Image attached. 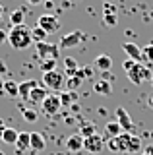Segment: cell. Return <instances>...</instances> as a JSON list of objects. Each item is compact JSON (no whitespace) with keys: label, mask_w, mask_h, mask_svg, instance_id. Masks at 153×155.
Wrapping results in <instances>:
<instances>
[{"label":"cell","mask_w":153,"mask_h":155,"mask_svg":"<svg viewBox=\"0 0 153 155\" xmlns=\"http://www.w3.org/2000/svg\"><path fill=\"white\" fill-rule=\"evenodd\" d=\"M74 101H76V91H62V93H60L62 107H72Z\"/></svg>","instance_id":"obj_25"},{"label":"cell","mask_w":153,"mask_h":155,"mask_svg":"<svg viewBox=\"0 0 153 155\" xmlns=\"http://www.w3.org/2000/svg\"><path fill=\"white\" fill-rule=\"evenodd\" d=\"M128 74V80L132 81L134 85H142L143 81H151V70L147 68V64H143V62H136V66L132 68L130 72H126Z\"/></svg>","instance_id":"obj_3"},{"label":"cell","mask_w":153,"mask_h":155,"mask_svg":"<svg viewBox=\"0 0 153 155\" xmlns=\"http://www.w3.org/2000/svg\"><path fill=\"white\" fill-rule=\"evenodd\" d=\"M93 91L95 93H99V95H111L112 93V85H111V81L109 80H97L93 84Z\"/></svg>","instance_id":"obj_18"},{"label":"cell","mask_w":153,"mask_h":155,"mask_svg":"<svg viewBox=\"0 0 153 155\" xmlns=\"http://www.w3.org/2000/svg\"><path fill=\"white\" fill-rule=\"evenodd\" d=\"M62 109V103H60V95H54V93H49L47 99L43 101L41 105V110L45 116H54L58 114V110Z\"/></svg>","instance_id":"obj_6"},{"label":"cell","mask_w":153,"mask_h":155,"mask_svg":"<svg viewBox=\"0 0 153 155\" xmlns=\"http://www.w3.org/2000/svg\"><path fill=\"white\" fill-rule=\"evenodd\" d=\"M147 103H149V107H151V109H153V95L149 97V101H147Z\"/></svg>","instance_id":"obj_40"},{"label":"cell","mask_w":153,"mask_h":155,"mask_svg":"<svg viewBox=\"0 0 153 155\" xmlns=\"http://www.w3.org/2000/svg\"><path fill=\"white\" fill-rule=\"evenodd\" d=\"M35 54L39 60H49V58H52V60H58L60 56V48L58 45H52V43H35Z\"/></svg>","instance_id":"obj_5"},{"label":"cell","mask_w":153,"mask_h":155,"mask_svg":"<svg viewBox=\"0 0 153 155\" xmlns=\"http://www.w3.org/2000/svg\"><path fill=\"white\" fill-rule=\"evenodd\" d=\"M47 95H49V93H47V87H39V85H37L35 89L31 91V95H29V99H27V103H31V107H33V105H39V107H41L43 101L47 99Z\"/></svg>","instance_id":"obj_11"},{"label":"cell","mask_w":153,"mask_h":155,"mask_svg":"<svg viewBox=\"0 0 153 155\" xmlns=\"http://www.w3.org/2000/svg\"><path fill=\"white\" fill-rule=\"evenodd\" d=\"M6 72H8V66L4 64V60H0V76H2V74H6Z\"/></svg>","instance_id":"obj_37"},{"label":"cell","mask_w":153,"mask_h":155,"mask_svg":"<svg viewBox=\"0 0 153 155\" xmlns=\"http://www.w3.org/2000/svg\"><path fill=\"white\" fill-rule=\"evenodd\" d=\"M120 134H122L120 124H118L116 120H107V124H105V136H107L109 140H112V138H118Z\"/></svg>","instance_id":"obj_15"},{"label":"cell","mask_w":153,"mask_h":155,"mask_svg":"<svg viewBox=\"0 0 153 155\" xmlns=\"http://www.w3.org/2000/svg\"><path fill=\"white\" fill-rule=\"evenodd\" d=\"M45 147H47L45 136L39 134V132H31V145H29V149H33V151H43Z\"/></svg>","instance_id":"obj_17"},{"label":"cell","mask_w":153,"mask_h":155,"mask_svg":"<svg viewBox=\"0 0 153 155\" xmlns=\"http://www.w3.org/2000/svg\"><path fill=\"white\" fill-rule=\"evenodd\" d=\"M109 149L114 153H138L142 149V138L128 132H122L118 138L109 140Z\"/></svg>","instance_id":"obj_1"},{"label":"cell","mask_w":153,"mask_h":155,"mask_svg":"<svg viewBox=\"0 0 153 155\" xmlns=\"http://www.w3.org/2000/svg\"><path fill=\"white\" fill-rule=\"evenodd\" d=\"M103 147H105V138H101L99 134H93L83 140V149H87L89 153H101Z\"/></svg>","instance_id":"obj_10"},{"label":"cell","mask_w":153,"mask_h":155,"mask_svg":"<svg viewBox=\"0 0 153 155\" xmlns=\"http://www.w3.org/2000/svg\"><path fill=\"white\" fill-rule=\"evenodd\" d=\"M25 2H29V4H31V6H37V4H41V2H43V0H25Z\"/></svg>","instance_id":"obj_39"},{"label":"cell","mask_w":153,"mask_h":155,"mask_svg":"<svg viewBox=\"0 0 153 155\" xmlns=\"http://www.w3.org/2000/svg\"><path fill=\"white\" fill-rule=\"evenodd\" d=\"M134 66H136V60H132V58H128V60L122 62V70H124V72H130Z\"/></svg>","instance_id":"obj_32"},{"label":"cell","mask_w":153,"mask_h":155,"mask_svg":"<svg viewBox=\"0 0 153 155\" xmlns=\"http://www.w3.org/2000/svg\"><path fill=\"white\" fill-rule=\"evenodd\" d=\"M8 43H10V47L16 48V51H23V48L31 47V43H33L31 29L25 27V25L12 27L10 31H8Z\"/></svg>","instance_id":"obj_2"},{"label":"cell","mask_w":153,"mask_h":155,"mask_svg":"<svg viewBox=\"0 0 153 155\" xmlns=\"http://www.w3.org/2000/svg\"><path fill=\"white\" fill-rule=\"evenodd\" d=\"M78 134L82 136L83 140H85V138H89V136H93V134H97V132H95V124H91V122H83Z\"/></svg>","instance_id":"obj_27"},{"label":"cell","mask_w":153,"mask_h":155,"mask_svg":"<svg viewBox=\"0 0 153 155\" xmlns=\"http://www.w3.org/2000/svg\"><path fill=\"white\" fill-rule=\"evenodd\" d=\"M23 18H25V12H23V10H14V12L10 14V23H12V27L23 25Z\"/></svg>","instance_id":"obj_24"},{"label":"cell","mask_w":153,"mask_h":155,"mask_svg":"<svg viewBox=\"0 0 153 155\" xmlns=\"http://www.w3.org/2000/svg\"><path fill=\"white\" fill-rule=\"evenodd\" d=\"M103 21H105V25L114 27V25H116V21H118V16H116V14H112V12H103Z\"/></svg>","instance_id":"obj_31"},{"label":"cell","mask_w":153,"mask_h":155,"mask_svg":"<svg viewBox=\"0 0 153 155\" xmlns=\"http://www.w3.org/2000/svg\"><path fill=\"white\" fill-rule=\"evenodd\" d=\"M114 114H116V122L120 124L122 132H128V134H132V130H134V122H132L130 114H128V110L124 109V107H118V109L114 110Z\"/></svg>","instance_id":"obj_9"},{"label":"cell","mask_w":153,"mask_h":155,"mask_svg":"<svg viewBox=\"0 0 153 155\" xmlns=\"http://www.w3.org/2000/svg\"><path fill=\"white\" fill-rule=\"evenodd\" d=\"M18 136H20V132H16L14 128H6V130H4V134H2V142L8 143V145H16Z\"/></svg>","instance_id":"obj_21"},{"label":"cell","mask_w":153,"mask_h":155,"mask_svg":"<svg viewBox=\"0 0 153 155\" xmlns=\"http://www.w3.org/2000/svg\"><path fill=\"white\" fill-rule=\"evenodd\" d=\"M37 87V81H33V80H25V81H21L20 84V93H18V97H20L21 101H25L27 103V99H29V95H31V91Z\"/></svg>","instance_id":"obj_13"},{"label":"cell","mask_w":153,"mask_h":155,"mask_svg":"<svg viewBox=\"0 0 153 155\" xmlns=\"http://www.w3.org/2000/svg\"><path fill=\"white\" fill-rule=\"evenodd\" d=\"M37 25L41 29H45L47 33H54V31H58V27H60V19L56 18L54 14H43V16H39V19H37Z\"/></svg>","instance_id":"obj_8"},{"label":"cell","mask_w":153,"mask_h":155,"mask_svg":"<svg viewBox=\"0 0 153 155\" xmlns=\"http://www.w3.org/2000/svg\"><path fill=\"white\" fill-rule=\"evenodd\" d=\"M4 130H6V126H4V122L0 120V140H2V134H4Z\"/></svg>","instance_id":"obj_38"},{"label":"cell","mask_w":153,"mask_h":155,"mask_svg":"<svg viewBox=\"0 0 153 155\" xmlns=\"http://www.w3.org/2000/svg\"><path fill=\"white\" fill-rule=\"evenodd\" d=\"M66 149L70 153H76L80 149H83V138L80 134H72L68 140H66Z\"/></svg>","instance_id":"obj_12"},{"label":"cell","mask_w":153,"mask_h":155,"mask_svg":"<svg viewBox=\"0 0 153 155\" xmlns=\"http://www.w3.org/2000/svg\"><path fill=\"white\" fill-rule=\"evenodd\" d=\"M151 85H153V78H151Z\"/></svg>","instance_id":"obj_43"},{"label":"cell","mask_w":153,"mask_h":155,"mask_svg":"<svg viewBox=\"0 0 153 155\" xmlns=\"http://www.w3.org/2000/svg\"><path fill=\"white\" fill-rule=\"evenodd\" d=\"M142 60L153 62V43H149V45H145L142 48Z\"/></svg>","instance_id":"obj_30"},{"label":"cell","mask_w":153,"mask_h":155,"mask_svg":"<svg viewBox=\"0 0 153 155\" xmlns=\"http://www.w3.org/2000/svg\"><path fill=\"white\" fill-rule=\"evenodd\" d=\"M21 114H23V118H25V120H27L29 124L37 122V118H39V114H37V110H35V109H29V107H25V109H21Z\"/></svg>","instance_id":"obj_28"},{"label":"cell","mask_w":153,"mask_h":155,"mask_svg":"<svg viewBox=\"0 0 153 155\" xmlns=\"http://www.w3.org/2000/svg\"><path fill=\"white\" fill-rule=\"evenodd\" d=\"M2 89L6 91V95H10V97H18V93H20V84H16V81L8 80V81H4V87H2Z\"/></svg>","instance_id":"obj_22"},{"label":"cell","mask_w":153,"mask_h":155,"mask_svg":"<svg viewBox=\"0 0 153 155\" xmlns=\"http://www.w3.org/2000/svg\"><path fill=\"white\" fill-rule=\"evenodd\" d=\"M4 87V80H2V76H0V89Z\"/></svg>","instance_id":"obj_41"},{"label":"cell","mask_w":153,"mask_h":155,"mask_svg":"<svg viewBox=\"0 0 153 155\" xmlns=\"http://www.w3.org/2000/svg\"><path fill=\"white\" fill-rule=\"evenodd\" d=\"M85 39H87V37H85L82 31L76 29V31H70L68 35H64L60 39V41H58V48H76L82 41H85Z\"/></svg>","instance_id":"obj_7"},{"label":"cell","mask_w":153,"mask_h":155,"mask_svg":"<svg viewBox=\"0 0 153 155\" xmlns=\"http://www.w3.org/2000/svg\"><path fill=\"white\" fill-rule=\"evenodd\" d=\"M95 68L101 72H109L112 68V58L109 54H99L97 58H95Z\"/></svg>","instance_id":"obj_19"},{"label":"cell","mask_w":153,"mask_h":155,"mask_svg":"<svg viewBox=\"0 0 153 155\" xmlns=\"http://www.w3.org/2000/svg\"><path fill=\"white\" fill-rule=\"evenodd\" d=\"M29 145H31V132H20L18 142H16V151L23 153V151L29 149Z\"/></svg>","instance_id":"obj_14"},{"label":"cell","mask_w":153,"mask_h":155,"mask_svg":"<svg viewBox=\"0 0 153 155\" xmlns=\"http://www.w3.org/2000/svg\"><path fill=\"white\" fill-rule=\"evenodd\" d=\"M2 14H4V6H2V4H0V16H2Z\"/></svg>","instance_id":"obj_42"},{"label":"cell","mask_w":153,"mask_h":155,"mask_svg":"<svg viewBox=\"0 0 153 155\" xmlns=\"http://www.w3.org/2000/svg\"><path fill=\"white\" fill-rule=\"evenodd\" d=\"M47 35L49 33L45 31V29H41L39 25H35L31 29V39H33V43H43V41H47Z\"/></svg>","instance_id":"obj_23"},{"label":"cell","mask_w":153,"mask_h":155,"mask_svg":"<svg viewBox=\"0 0 153 155\" xmlns=\"http://www.w3.org/2000/svg\"><path fill=\"white\" fill-rule=\"evenodd\" d=\"M62 64H64L66 68V78H72V76H76V72H78V62H76V58H72V56H66L64 60H62Z\"/></svg>","instance_id":"obj_20"},{"label":"cell","mask_w":153,"mask_h":155,"mask_svg":"<svg viewBox=\"0 0 153 155\" xmlns=\"http://www.w3.org/2000/svg\"><path fill=\"white\" fill-rule=\"evenodd\" d=\"M43 85L47 89H52V91H60L62 87L66 85V74H62L58 70H52V72H47L43 74Z\"/></svg>","instance_id":"obj_4"},{"label":"cell","mask_w":153,"mask_h":155,"mask_svg":"<svg viewBox=\"0 0 153 155\" xmlns=\"http://www.w3.org/2000/svg\"><path fill=\"white\" fill-rule=\"evenodd\" d=\"M4 41H8V31H6V29H2V27H0V45H2Z\"/></svg>","instance_id":"obj_33"},{"label":"cell","mask_w":153,"mask_h":155,"mask_svg":"<svg viewBox=\"0 0 153 155\" xmlns=\"http://www.w3.org/2000/svg\"><path fill=\"white\" fill-rule=\"evenodd\" d=\"M82 78H78V76H72V78H66V91H76L80 85H82Z\"/></svg>","instance_id":"obj_26"},{"label":"cell","mask_w":153,"mask_h":155,"mask_svg":"<svg viewBox=\"0 0 153 155\" xmlns=\"http://www.w3.org/2000/svg\"><path fill=\"white\" fill-rule=\"evenodd\" d=\"M122 48H124V52L128 54V58H132V60H136V62L142 60V48L138 47L136 43H124Z\"/></svg>","instance_id":"obj_16"},{"label":"cell","mask_w":153,"mask_h":155,"mask_svg":"<svg viewBox=\"0 0 153 155\" xmlns=\"http://www.w3.org/2000/svg\"><path fill=\"white\" fill-rule=\"evenodd\" d=\"M82 70H83V78H91V76H93V70H91V68H89V66L82 68Z\"/></svg>","instance_id":"obj_34"},{"label":"cell","mask_w":153,"mask_h":155,"mask_svg":"<svg viewBox=\"0 0 153 155\" xmlns=\"http://www.w3.org/2000/svg\"><path fill=\"white\" fill-rule=\"evenodd\" d=\"M103 12H112V14H116V6H112V4H105V10Z\"/></svg>","instance_id":"obj_35"},{"label":"cell","mask_w":153,"mask_h":155,"mask_svg":"<svg viewBox=\"0 0 153 155\" xmlns=\"http://www.w3.org/2000/svg\"><path fill=\"white\" fill-rule=\"evenodd\" d=\"M142 155H153V145H147V147H143V153Z\"/></svg>","instance_id":"obj_36"},{"label":"cell","mask_w":153,"mask_h":155,"mask_svg":"<svg viewBox=\"0 0 153 155\" xmlns=\"http://www.w3.org/2000/svg\"><path fill=\"white\" fill-rule=\"evenodd\" d=\"M41 72L43 74H47V72H52V70H56V60H52V58H49V60H41Z\"/></svg>","instance_id":"obj_29"}]
</instances>
